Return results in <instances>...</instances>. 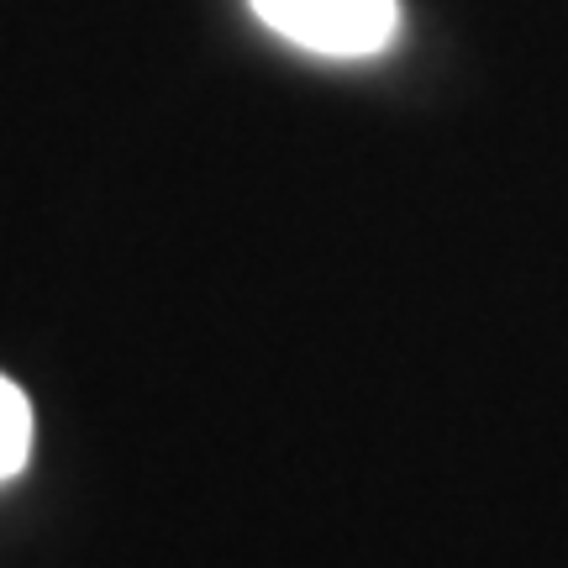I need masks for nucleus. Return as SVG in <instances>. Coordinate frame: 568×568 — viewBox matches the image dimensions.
<instances>
[{"label":"nucleus","instance_id":"obj_1","mask_svg":"<svg viewBox=\"0 0 568 568\" xmlns=\"http://www.w3.org/2000/svg\"><path fill=\"white\" fill-rule=\"evenodd\" d=\"M253 11L280 38L326 59H368L389 48L400 27L395 0H253Z\"/></svg>","mask_w":568,"mask_h":568},{"label":"nucleus","instance_id":"obj_2","mask_svg":"<svg viewBox=\"0 0 568 568\" xmlns=\"http://www.w3.org/2000/svg\"><path fill=\"white\" fill-rule=\"evenodd\" d=\"M32 453V406L6 374H0V479H11Z\"/></svg>","mask_w":568,"mask_h":568}]
</instances>
